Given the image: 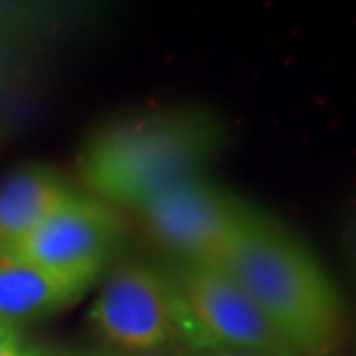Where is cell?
Returning a JSON list of instances; mask_svg holds the SVG:
<instances>
[{"instance_id": "277c9868", "label": "cell", "mask_w": 356, "mask_h": 356, "mask_svg": "<svg viewBox=\"0 0 356 356\" xmlns=\"http://www.w3.org/2000/svg\"><path fill=\"white\" fill-rule=\"evenodd\" d=\"M153 238L185 261L216 259L236 234L248 204L206 176L188 178L160 190L139 206Z\"/></svg>"}, {"instance_id": "8fae6325", "label": "cell", "mask_w": 356, "mask_h": 356, "mask_svg": "<svg viewBox=\"0 0 356 356\" xmlns=\"http://www.w3.org/2000/svg\"><path fill=\"white\" fill-rule=\"evenodd\" d=\"M26 356H86V354H67V352H47V350H31L28 347Z\"/></svg>"}, {"instance_id": "9c48e42d", "label": "cell", "mask_w": 356, "mask_h": 356, "mask_svg": "<svg viewBox=\"0 0 356 356\" xmlns=\"http://www.w3.org/2000/svg\"><path fill=\"white\" fill-rule=\"evenodd\" d=\"M28 347L24 345L21 331L0 324V356H26Z\"/></svg>"}, {"instance_id": "5b68a950", "label": "cell", "mask_w": 356, "mask_h": 356, "mask_svg": "<svg viewBox=\"0 0 356 356\" xmlns=\"http://www.w3.org/2000/svg\"><path fill=\"white\" fill-rule=\"evenodd\" d=\"M190 322L218 350L294 356L248 291L218 261H185L174 284Z\"/></svg>"}, {"instance_id": "30bf717a", "label": "cell", "mask_w": 356, "mask_h": 356, "mask_svg": "<svg viewBox=\"0 0 356 356\" xmlns=\"http://www.w3.org/2000/svg\"><path fill=\"white\" fill-rule=\"evenodd\" d=\"M195 356H287V354H270V352H243V350H213Z\"/></svg>"}, {"instance_id": "3957f363", "label": "cell", "mask_w": 356, "mask_h": 356, "mask_svg": "<svg viewBox=\"0 0 356 356\" xmlns=\"http://www.w3.org/2000/svg\"><path fill=\"white\" fill-rule=\"evenodd\" d=\"M120 229V220L109 206L79 192L0 259H24L63 277L92 284L118 248Z\"/></svg>"}, {"instance_id": "ba28073f", "label": "cell", "mask_w": 356, "mask_h": 356, "mask_svg": "<svg viewBox=\"0 0 356 356\" xmlns=\"http://www.w3.org/2000/svg\"><path fill=\"white\" fill-rule=\"evenodd\" d=\"M76 195L54 167L24 165L7 174L0 181V257Z\"/></svg>"}, {"instance_id": "7a4b0ae2", "label": "cell", "mask_w": 356, "mask_h": 356, "mask_svg": "<svg viewBox=\"0 0 356 356\" xmlns=\"http://www.w3.org/2000/svg\"><path fill=\"white\" fill-rule=\"evenodd\" d=\"M225 139L211 111L141 113L97 127L79 153V174L99 202L139 209L169 185L206 176Z\"/></svg>"}, {"instance_id": "6da1fadb", "label": "cell", "mask_w": 356, "mask_h": 356, "mask_svg": "<svg viewBox=\"0 0 356 356\" xmlns=\"http://www.w3.org/2000/svg\"><path fill=\"white\" fill-rule=\"evenodd\" d=\"M294 356H326L343 340L338 289L322 264L291 232L248 206L236 234L216 259Z\"/></svg>"}, {"instance_id": "52a82bcc", "label": "cell", "mask_w": 356, "mask_h": 356, "mask_svg": "<svg viewBox=\"0 0 356 356\" xmlns=\"http://www.w3.org/2000/svg\"><path fill=\"white\" fill-rule=\"evenodd\" d=\"M90 284L63 277L24 259H0V324L21 331L65 310L86 294Z\"/></svg>"}, {"instance_id": "8992f818", "label": "cell", "mask_w": 356, "mask_h": 356, "mask_svg": "<svg viewBox=\"0 0 356 356\" xmlns=\"http://www.w3.org/2000/svg\"><path fill=\"white\" fill-rule=\"evenodd\" d=\"M178 296L158 270L125 264L106 277L90 308V324L106 343L148 354L167 343L176 324Z\"/></svg>"}]
</instances>
